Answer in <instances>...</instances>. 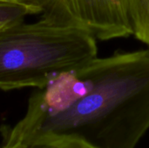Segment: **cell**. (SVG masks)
Returning a JSON list of instances; mask_svg holds the SVG:
<instances>
[{
    "label": "cell",
    "instance_id": "obj_6",
    "mask_svg": "<svg viewBox=\"0 0 149 148\" xmlns=\"http://www.w3.org/2000/svg\"><path fill=\"white\" fill-rule=\"evenodd\" d=\"M38 14L33 9L16 3H0V24H15L24 21L28 15Z\"/></svg>",
    "mask_w": 149,
    "mask_h": 148
},
{
    "label": "cell",
    "instance_id": "obj_7",
    "mask_svg": "<svg viewBox=\"0 0 149 148\" xmlns=\"http://www.w3.org/2000/svg\"><path fill=\"white\" fill-rule=\"evenodd\" d=\"M0 3H16L21 4L27 7H30L37 11L38 14H41L42 9L40 7L38 0H0Z\"/></svg>",
    "mask_w": 149,
    "mask_h": 148
},
{
    "label": "cell",
    "instance_id": "obj_1",
    "mask_svg": "<svg viewBox=\"0 0 149 148\" xmlns=\"http://www.w3.org/2000/svg\"><path fill=\"white\" fill-rule=\"evenodd\" d=\"M84 94L45 113L31 97L17 126L68 135L88 148H136L149 131V48L95 58L81 67Z\"/></svg>",
    "mask_w": 149,
    "mask_h": 148
},
{
    "label": "cell",
    "instance_id": "obj_2",
    "mask_svg": "<svg viewBox=\"0 0 149 148\" xmlns=\"http://www.w3.org/2000/svg\"><path fill=\"white\" fill-rule=\"evenodd\" d=\"M97 57V39L79 29L43 18L10 24L0 32V90L42 89Z\"/></svg>",
    "mask_w": 149,
    "mask_h": 148
},
{
    "label": "cell",
    "instance_id": "obj_4",
    "mask_svg": "<svg viewBox=\"0 0 149 148\" xmlns=\"http://www.w3.org/2000/svg\"><path fill=\"white\" fill-rule=\"evenodd\" d=\"M0 148H88L79 140L50 132L26 130L17 126L3 130Z\"/></svg>",
    "mask_w": 149,
    "mask_h": 148
},
{
    "label": "cell",
    "instance_id": "obj_5",
    "mask_svg": "<svg viewBox=\"0 0 149 148\" xmlns=\"http://www.w3.org/2000/svg\"><path fill=\"white\" fill-rule=\"evenodd\" d=\"M133 36L149 46V0H127Z\"/></svg>",
    "mask_w": 149,
    "mask_h": 148
},
{
    "label": "cell",
    "instance_id": "obj_3",
    "mask_svg": "<svg viewBox=\"0 0 149 148\" xmlns=\"http://www.w3.org/2000/svg\"><path fill=\"white\" fill-rule=\"evenodd\" d=\"M41 18L107 41L133 36L127 0H38Z\"/></svg>",
    "mask_w": 149,
    "mask_h": 148
},
{
    "label": "cell",
    "instance_id": "obj_8",
    "mask_svg": "<svg viewBox=\"0 0 149 148\" xmlns=\"http://www.w3.org/2000/svg\"><path fill=\"white\" fill-rule=\"evenodd\" d=\"M16 24V23H15ZM10 24H9V23H3V24H0V32L4 30L5 28H7L8 26H10Z\"/></svg>",
    "mask_w": 149,
    "mask_h": 148
}]
</instances>
